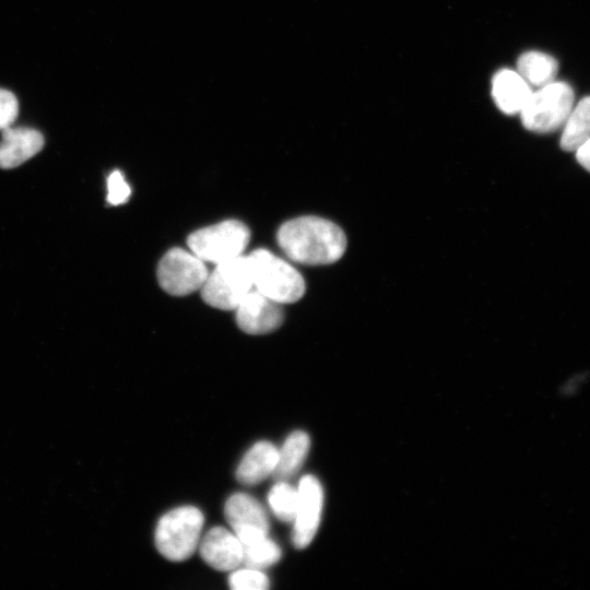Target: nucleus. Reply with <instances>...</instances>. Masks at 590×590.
Wrapping results in <instances>:
<instances>
[{
    "label": "nucleus",
    "instance_id": "1",
    "mask_svg": "<svg viewBox=\"0 0 590 590\" xmlns=\"http://www.w3.org/2000/svg\"><path fill=\"white\" fill-rule=\"evenodd\" d=\"M278 243L291 260L309 266L333 263L346 249L343 231L318 216H300L285 222L278 232Z\"/></svg>",
    "mask_w": 590,
    "mask_h": 590
},
{
    "label": "nucleus",
    "instance_id": "23",
    "mask_svg": "<svg viewBox=\"0 0 590 590\" xmlns=\"http://www.w3.org/2000/svg\"><path fill=\"white\" fill-rule=\"evenodd\" d=\"M575 152L577 162L590 172V137Z\"/></svg>",
    "mask_w": 590,
    "mask_h": 590
},
{
    "label": "nucleus",
    "instance_id": "12",
    "mask_svg": "<svg viewBox=\"0 0 590 590\" xmlns=\"http://www.w3.org/2000/svg\"><path fill=\"white\" fill-rule=\"evenodd\" d=\"M44 146L43 134L32 128L11 126L2 130L0 142V168L20 166L36 155Z\"/></svg>",
    "mask_w": 590,
    "mask_h": 590
},
{
    "label": "nucleus",
    "instance_id": "20",
    "mask_svg": "<svg viewBox=\"0 0 590 590\" xmlns=\"http://www.w3.org/2000/svg\"><path fill=\"white\" fill-rule=\"evenodd\" d=\"M228 585L233 590H266L270 581L260 569L245 567L234 569L228 577Z\"/></svg>",
    "mask_w": 590,
    "mask_h": 590
},
{
    "label": "nucleus",
    "instance_id": "4",
    "mask_svg": "<svg viewBox=\"0 0 590 590\" xmlns=\"http://www.w3.org/2000/svg\"><path fill=\"white\" fill-rule=\"evenodd\" d=\"M574 91L565 82H550L532 92L519 113L523 127L535 133H550L564 126L574 105Z\"/></svg>",
    "mask_w": 590,
    "mask_h": 590
},
{
    "label": "nucleus",
    "instance_id": "6",
    "mask_svg": "<svg viewBox=\"0 0 590 590\" xmlns=\"http://www.w3.org/2000/svg\"><path fill=\"white\" fill-rule=\"evenodd\" d=\"M249 239L250 231L243 222L227 220L193 232L187 245L203 261L217 264L243 255Z\"/></svg>",
    "mask_w": 590,
    "mask_h": 590
},
{
    "label": "nucleus",
    "instance_id": "13",
    "mask_svg": "<svg viewBox=\"0 0 590 590\" xmlns=\"http://www.w3.org/2000/svg\"><path fill=\"white\" fill-rule=\"evenodd\" d=\"M531 93L529 84L517 71L502 69L492 80L494 102L507 115L519 114Z\"/></svg>",
    "mask_w": 590,
    "mask_h": 590
},
{
    "label": "nucleus",
    "instance_id": "14",
    "mask_svg": "<svg viewBox=\"0 0 590 590\" xmlns=\"http://www.w3.org/2000/svg\"><path fill=\"white\" fill-rule=\"evenodd\" d=\"M279 449L271 442H256L243 457L236 479L245 485H256L272 475L278 462Z\"/></svg>",
    "mask_w": 590,
    "mask_h": 590
},
{
    "label": "nucleus",
    "instance_id": "11",
    "mask_svg": "<svg viewBox=\"0 0 590 590\" xmlns=\"http://www.w3.org/2000/svg\"><path fill=\"white\" fill-rule=\"evenodd\" d=\"M203 560L220 571H231L243 564L244 546L234 532L213 527L199 543Z\"/></svg>",
    "mask_w": 590,
    "mask_h": 590
},
{
    "label": "nucleus",
    "instance_id": "19",
    "mask_svg": "<svg viewBox=\"0 0 590 590\" xmlns=\"http://www.w3.org/2000/svg\"><path fill=\"white\" fill-rule=\"evenodd\" d=\"M243 546V564L246 567L262 570L276 564L282 556L280 546L268 536Z\"/></svg>",
    "mask_w": 590,
    "mask_h": 590
},
{
    "label": "nucleus",
    "instance_id": "5",
    "mask_svg": "<svg viewBox=\"0 0 590 590\" xmlns=\"http://www.w3.org/2000/svg\"><path fill=\"white\" fill-rule=\"evenodd\" d=\"M252 288L250 260L248 256L240 255L217 263L200 291L208 305L222 310H234Z\"/></svg>",
    "mask_w": 590,
    "mask_h": 590
},
{
    "label": "nucleus",
    "instance_id": "7",
    "mask_svg": "<svg viewBox=\"0 0 590 590\" xmlns=\"http://www.w3.org/2000/svg\"><path fill=\"white\" fill-rule=\"evenodd\" d=\"M208 274L203 260L181 248L167 251L157 267L161 287L174 296H185L201 290Z\"/></svg>",
    "mask_w": 590,
    "mask_h": 590
},
{
    "label": "nucleus",
    "instance_id": "10",
    "mask_svg": "<svg viewBox=\"0 0 590 590\" xmlns=\"http://www.w3.org/2000/svg\"><path fill=\"white\" fill-rule=\"evenodd\" d=\"M234 310L238 327L248 334L270 333L276 330L284 319L281 304L256 288L249 291Z\"/></svg>",
    "mask_w": 590,
    "mask_h": 590
},
{
    "label": "nucleus",
    "instance_id": "15",
    "mask_svg": "<svg viewBox=\"0 0 590 590\" xmlns=\"http://www.w3.org/2000/svg\"><path fill=\"white\" fill-rule=\"evenodd\" d=\"M309 448L310 438L306 432L295 430L288 435L279 450L273 477L276 481H286L294 476L305 462Z\"/></svg>",
    "mask_w": 590,
    "mask_h": 590
},
{
    "label": "nucleus",
    "instance_id": "22",
    "mask_svg": "<svg viewBox=\"0 0 590 590\" xmlns=\"http://www.w3.org/2000/svg\"><path fill=\"white\" fill-rule=\"evenodd\" d=\"M19 114V103L15 95L4 88H0V130L10 127Z\"/></svg>",
    "mask_w": 590,
    "mask_h": 590
},
{
    "label": "nucleus",
    "instance_id": "8",
    "mask_svg": "<svg viewBox=\"0 0 590 590\" xmlns=\"http://www.w3.org/2000/svg\"><path fill=\"white\" fill-rule=\"evenodd\" d=\"M225 518L243 545L268 536L270 524L262 505L245 493L232 495L224 507Z\"/></svg>",
    "mask_w": 590,
    "mask_h": 590
},
{
    "label": "nucleus",
    "instance_id": "18",
    "mask_svg": "<svg viewBox=\"0 0 590 590\" xmlns=\"http://www.w3.org/2000/svg\"><path fill=\"white\" fill-rule=\"evenodd\" d=\"M273 515L283 522H293L298 505L297 488L286 481H278L268 494Z\"/></svg>",
    "mask_w": 590,
    "mask_h": 590
},
{
    "label": "nucleus",
    "instance_id": "9",
    "mask_svg": "<svg viewBox=\"0 0 590 590\" xmlns=\"http://www.w3.org/2000/svg\"><path fill=\"white\" fill-rule=\"evenodd\" d=\"M298 505L293 521L292 541L296 548L307 547L315 538L323 507V491L319 480L305 475L298 486Z\"/></svg>",
    "mask_w": 590,
    "mask_h": 590
},
{
    "label": "nucleus",
    "instance_id": "21",
    "mask_svg": "<svg viewBox=\"0 0 590 590\" xmlns=\"http://www.w3.org/2000/svg\"><path fill=\"white\" fill-rule=\"evenodd\" d=\"M107 201L113 205L125 203L131 193L130 186L126 182L119 170H114L107 179Z\"/></svg>",
    "mask_w": 590,
    "mask_h": 590
},
{
    "label": "nucleus",
    "instance_id": "3",
    "mask_svg": "<svg viewBox=\"0 0 590 590\" xmlns=\"http://www.w3.org/2000/svg\"><path fill=\"white\" fill-rule=\"evenodd\" d=\"M248 258L256 290L280 304L294 303L303 297L305 281L288 262L267 249H257Z\"/></svg>",
    "mask_w": 590,
    "mask_h": 590
},
{
    "label": "nucleus",
    "instance_id": "17",
    "mask_svg": "<svg viewBox=\"0 0 590 590\" xmlns=\"http://www.w3.org/2000/svg\"><path fill=\"white\" fill-rule=\"evenodd\" d=\"M563 127L560 148L575 152L590 137V96L578 102Z\"/></svg>",
    "mask_w": 590,
    "mask_h": 590
},
{
    "label": "nucleus",
    "instance_id": "2",
    "mask_svg": "<svg viewBox=\"0 0 590 590\" xmlns=\"http://www.w3.org/2000/svg\"><path fill=\"white\" fill-rule=\"evenodd\" d=\"M204 517L194 506H181L165 514L155 529V545L167 559L189 558L201 540Z\"/></svg>",
    "mask_w": 590,
    "mask_h": 590
},
{
    "label": "nucleus",
    "instance_id": "16",
    "mask_svg": "<svg viewBox=\"0 0 590 590\" xmlns=\"http://www.w3.org/2000/svg\"><path fill=\"white\" fill-rule=\"evenodd\" d=\"M517 69L528 84L541 87L554 81L558 63L552 56L532 50L523 52L518 58Z\"/></svg>",
    "mask_w": 590,
    "mask_h": 590
}]
</instances>
